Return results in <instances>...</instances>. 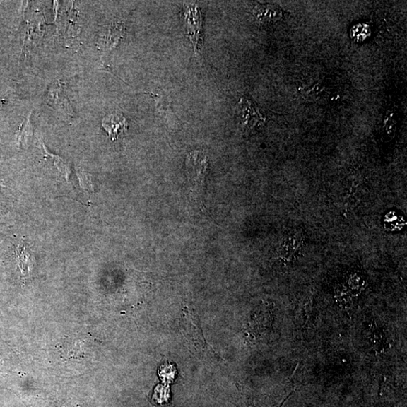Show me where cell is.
<instances>
[{
  "label": "cell",
  "instance_id": "cell-8",
  "mask_svg": "<svg viewBox=\"0 0 407 407\" xmlns=\"http://www.w3.org/2000/svg\"><path fill=\"white\" fill-rule=\"evenodd\" d=\"M312 302L313 301L312 297H309L303 304L301 314V318L303 322V327L307 325L310 319V317L312 313Z\"/></svg>",
  "mask_w": 407,
  "mask_h": 407
},
{
  "label": "cell",
  "instance_id": "cell-4",
  "mask_svg": "<svg viewBox=\"0 0 407 407\" xmlns=\"http://www.w3.org/2000/svg\"><path fill=\"white\" fill-rule=\"evenodd\" d=\"M47 103L56 109H62L67 114L70 115L72 112L69 99L64 94L63 85L60 81L54 83L49 89Z\"/></svg>",
  "mask_w": 407,
  "mask_h": 407
},
{
  "label": "cell",
  "instance_id": "cell-1",
  "mask_svg": "<svg viewBox=\"0 0 407 407\" xmlns=\"http://www.w3.org/2000/svg\"><path fill=\"white\" fill-rule=\"evenodd\" d=\"M186 165L190 189L199 194L205 185L208 172L207 157L200 152H192L187 156Z\"/></svg>",
  "mask_w": 407,
  "mask_h": 407
},
{
  "label": "cell",
  "instance_id": "cell-7",
  "mask_svg": "<svg viewBox=\"0 0 407 407\" xmlns=\"http://www.w3.org/2000/svg\"><path fill=\"white\" fill-rule=\"evenodd\" d=\"M33 135V128L30 121V116L25 119L24 122L20 124L17 134V142L20 147L24 143H28Z\"/></svg>",
  "mask_w": 407,
  "mask_h": 407
},
{
  "label": "cell",
  "instance_id": "cell-5",
  "mask_svg": "<svg viewBox=\"0 0 407 407\" xmlns=\"http://www.w3.org/2000/svg\"><path fill=\"white\" fill-rule=\"evenodd\" d=\"M254 15L259 21L268 24L279 20L283 16V11L275 5L260 4L255 6Z\"/></svg>",
  "mask_w": 407,
  "mask_h": 407
},
{
  "label": "cell",
  "instance_id": "cell-6",
  "mask_svg": "<svg viewBox=\"0 0 407 407\" xmlns=\"http://www.w3.org/2000/svg\"><path fill=\"white\" fill-rule=\"evenodd\" d=\"M37 138L39 148L40 149L45 160L52 163V165L59 170V172L65 179H69L71 175V168L69 165H68L67 163H66L60 156L50 153L47 149V147H45L42 138H40L39 136Z\"/></svg>",
  "mask_w": 407,
  "mask_h": 407
},
{
  "label": "cell",
  "instance_id": "cell-3",
  "mask_svg": "<svg viewBox=\"0 0 407 407\" xmlns=\"http://www.w3.org/2000/svg\"><path fill=\"white\" fill-rule=\"evenodd\" d=\"M102 126L108 134L112 141H117L128 131V122L119 113H112L102 121Z\"/></svg>",
  "mask_w": 407,
  "mask_h": 407
},
{
  "label": "cell",
  "instance_id": "cell-2",
  "mask_svg": "<svg viewBox=\"0 0 407 407\" xmlns=\"http://www.w3.org/2000/svg\"><path fill=\"white\" fill-rule=\"evenodd\" d=\"M237 117L242 127L252 131L264 126L266 119L253 102L242 98L237 107Z\"/></svg>",
  "mask_w": 407,
  "mask_h": 407
}]
</instances>
